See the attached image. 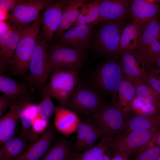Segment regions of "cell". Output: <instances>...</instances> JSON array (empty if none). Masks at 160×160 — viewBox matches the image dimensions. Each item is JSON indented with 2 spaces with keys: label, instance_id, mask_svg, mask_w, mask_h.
<instances>
[{
  "label": "cell",
  "instance_id": "obj_4",
  "mask_svg": "<svg viewBox=\"0 0 160 160\" xmlns=\"http://www.w3.org/2000/svg\"><path fill=\"white\" fill-rule=\"evenodd\" d=\"M78 71L60 68L52 72L49 82L43 88L44 95L55 98L59 102L60 107H68L70 97L77 83Z\"/></svg>",
  "mask_w": 160,
  "mask_h": 160
},
{
  "label": "cell",
  "instance_id": "obj_19",
  "mask_svg": "<svg viewBox=\"0 0 160 160\" xmlns=\"http://www.w3.org/2000/svg\"><path fill=\"white\" fill-rule=\"evenodd\" d=\"M136 96L135 89L131 78L124 75L112 97V103L127 116L131 111L129 104Z\"/></svg>",
  "mask_w": 160,
  "mask_h": 160
},
{
  "label": "cell",
  "instance_id": "obj_20",
  "mask_svg": "<svg viewBox=\"0 0 160 160\" xmlns=\"http://www.w3.org/2000/svg\"><path fill=\"white\" fill-rule=\"evenodd\" d=\"M55 135L53 129L49 128L16 160H39L51 148Z\"/></svg>",
  "mask_w": 160,
  "mask_h": 160
},
{
  "label": "cell",
  "instance_id": "obj_9",
  "mask_svg": "<svg viewBox=\"0 0 160 160\" xmlns=\"http://www.w3.org/2000/svg\"><path fill=\"white\" fill-rule=\"evenodd\" d=\"M124 75L118 58H109L98 68L95 75L97 84L103 90L113 94Z\"/></svg>",
  "mask_w": 160,
  "mask_h": 160
},
{
  "label": "cell",
  "instance_id": "obj_27",
  "mask_svg": "<svg viewBox=\"0 0 160 160\" xmlns=\"http://www.w3.org/2000/svg\"><path fill=\"white\" fill-rule=\"evenodd\" d=\"M160 125L159 115L145 116L136 114L127 120L123 134H127L136 130L148 129Z\"/></svg>",
  "mask_w": 160,
  "mask_h": 160
},
{
  "label": "cell",
  "instance_id": "obj_22",
  "mask_svg": "<svg viewBox=\"0 0 160 160\" xmlns=\"http://www.w3.org/2000/svg\"><path fill=\"white\" fill-rule=\"evenodd\" d=\"M88 3L83 0H68L62 14L58 28L55 33L60 36L74 23L83 7Z\"/></svg>",
  "mask_w": 160,
  "mask_h": 160
},
{
  "label": "cell",
  "instance_id": "obj_32",
  "mask_svg": "<svg viewBox=\"0 0 160 160\" xmlns=\"http://www.w3.org/2000/svg\"><path fill=\"white\" fill-rule=\"evenodd\" d=\"M97 126L90 119H80L77 130V134L74 147L76 154L82 151L84 143L87 137Z\"/></svg>",
  "mask_w": 160,
  "mask_h": 160
},
{
  "label": "cell",
  "instance_id": "obj_33",
  "mask_svg": "<svg viewBox=\"0 0 160 160\" xmlns=\"http://www.w3.org/2000/svg\"><path fill=\"white\" fill-rule=\"evenodd\" d=\"M129 108L137 115L145 116L157 115L158 111L156 108L141 103L135 96L129 104Z\"/></svg>",
  "mask_w": 160,
  "mask_h": 160
},
{
  "label": "cell",
  "instance_id": "obj_34",
  "mask_svg": "<svg viewBox=\"0 0 160 160\" xmlns=\"http://www.w3.org/2000/svg\"><path fill=\"white\" fill-rule=\"evenodd\" d=\"M38 105L39 115L43 118L49 120L55 113L56 107L48 95H44L43 100Z\"/></svg>",
  "mask_w": 160,
  "mask_h": 160
},
{
  "label": "cell",
  "instance_id": "obj_16",
  "mask_svg": "<svg viewBox=\"0 0 160 160\" xmlns=\"http://www.w3.org/2000/svg\"><path fill=\"white\" fill-rule=\"evenodd\" d=\"M27 96L19 98L15 101L8 112L0 119V145L13 137L20 118V110L27 102H30Z\"/></svg>",
  "mask_w": 160,
  "mask_h": 160
},
{
  "label": "cell",
  "instance_id": "obj_5",
  "mask_svg": "<svg viewBox=\"0 0 160 160\" xmlns=\"http://www.w3.org/2000/svg\"><path fill=\"white\" fill-rule=\"evenodd\" d=\"M90 115L89 119L104 130L105 137L111 139L121 134L128 120L122 109L113 103H103Z\"/></svg>",
  "mask_w": 160,
  "mask_h": 160
},
{
  "label": "cell",
  "instance_id": "obj_45",
  "mask_svg": "<svg viewBox=\"0 0 160 160\" xmlns=\"http://www.w3.org/2000/svg\"><path fill=\"white\" fill-rule=\"evenodd\" d=\"M153 73L156 75L158 78L160 80V71L158 69H156L154 68H150Z\"/></svg>",
  "mask_w": 160,
  "mask_h": 160
},
{
  "label": "cell",
  "instance_id": "obj_26",
  "mask_svg": "<svg viewBox=\"0 0 160 160\" xmlns=\"http://www.w3.org/2000/svg\"><path fill=\"white\" fill-rule=\"evenodd\" d=\"M39 115L38 105L27 103L20 110V119L21 122L22 130L19 137L27 141L32 130V123L35 118Z\"/></svg>",
  "mask_w": 160,
  "mask_h": 160
},
{
  "label": "cell",
  "instance_id": "obj_28",
  "mask_svg": "<svg viewBox=\"0 0 160 160\" xmlns=\"http://www.w3.org/2000/svg\"><path fill=\"white\" fill-rule=\"evenodd\" d=\"M0 91L12 100L27 96V89L25 85L9 77L0 76Z\"/></svg>",
  "mask_w": 160,
  "mask_h": 160
},
{
  "label": "cell",
  "instance_id": "obj_49",
  "mask_svg": "<svg viewBox=\"0 0 160 160\" xmlns=\"http://www.w3.org/2000/svg\"><path fill=\"white\" fill-rule=\"evenodd\" d=\"M157 160H160V156H159V159H158Z\"/></svg>",
  "mask_w": 160,
  "mask_h": 160
},
{
  "label": "cell",
  "instance_id": "obj_3",
  "mask_svg": "<svg viewBox=\"0 0 160 160\" xmlns=\"http://www.w3.org/2000/svg\"><path fill=\"white\" fill-rule=\"evenodd\" d=\"M158 128L157 127L148 129L135 130L126 135L119 134L111 139L108 150L113 154H119L128 158L147 148Z\"/></svg>",
  "mask_w": 160,
  "mask_h": 160
},
{
  "label": "cell",
  "instance_id": "obj_43",
  "mask_svg": "<svg viewBox=\"0 0 160 160\" xmlns=\"http://www.w3.org/2000/svg\"><path fill=\"white\" fill-rule=\"evenodd\" d=\"M111 160H128V159L120 154L114 153L113 154V157Z\"/></svg>",
  "mask_w": 160,
  "mask_h": 160
},
{
  "label": "cell",
  "instance_id": "obj_44",
  "mask_svg": "<svg viewBox=\"0 0 160 160\" xmlns=\"http://www.w3.org/2000/svg\"><path fill=\"white\" fill-rule=\"evenodd\" d=\"M102 160H111L110 153L108 149Z\"/></svg>",
  "mask_w": 160,
  "mask_h": 160
},
{
  "label": "cell",
  "instance_id": "obj_29",
  "mask_svg": "<svg viewBox=\"0 0 160 160\" xmlns=\"http://www.w3.org/2000/svg\"><path fill=\"white\" fill-rule=\"evenodd\" d=\"M132 79L135 89L136 97L138 100L143 104L153 106L156 108L160 99V95L139 79Z\"/></svg>",
  "mask_w": 160,
  "mask_h": 160
},
{
  "label": "cell",
  "instance_id": "obj_31",
  "mask_svg": "<svg viewBox=\"0 0 160 160\" xmlns=\"http://www.w3.org/2000/svg\"><path fill=\"white\" fill-rule=\"evenodd\" d=\"M111 139L103 137L100 142L93 147L85 150L81 153L76 154L73 160H102Z\"/></svg>",
  "mask_w": 160,
  "mask_h": 160
},
{
  "label": "cell",
  "instance_id": "obj_21",
  "mask_svg": "<svg viewBox=\"0 0 160 160\" xmlns=\"http://www.w3.org/2000/svg\"><path fill=\"white\" fill-rule=\"evenodd\" d=\"M54 119L56 128L66 136L76 131L80 122L76 113L65 108H56Z\"/></svg>",
  "mask_w": 160,
  "mask_h": 160
},
{
  "label": "cell",
  "instance_id": "obj_13",
  "mask_svg": "<svg viewBox=\"0 0 160 160\" xmlns=\"http://www.w3.org/2000/svg\"><path fill=\"white\" fill-rule=\"evenodd\" d=\"M99 0V23L125 21L128 18L133 0Z\"/></svg>",
  "mask_w": 160,
  "mask_h": 160
},
{
  "label": "cell",
  "instance_id": "obj_39",
  "mask_svg": "<svg viewBox=\"0 0 160 160\" xmlns=\"http://www.w3.org/2000/svg\"><path fill=\"white\" fill-rule=\"evenodd\" d=\"M15 100H10L4 95L0 97V116L9 108H10Z\"/></svg>",
  "mask_w": 160,
  "mask_h": 160
},
{
  "label": "cell",
  "instance_id": "obj_25",
  "mask_svg": "<svg viewBox=\"0 0 160 160\" xmlns=\"http://www.w3.org/2000/svg\"><path fill=\"white\" fill-rule=\"evenodd\" d=\"M76 154L74 145L67 140L60 139L49 148L42 160H73Z\"/></svg>",
  "mask_w": 160,
  "mask_h": 160
},
{
  "label": "cell",
  "instance_id": "obj_23",
  "mask_svg": "<svg viewBox=\"0 0 160 160\" xmlns=\"http://www.w3.org/2000/svg\"><path fill=\"white\" fill-rule=\"evenodd\" d=\"M142 27L139 22L136 21H132V22L126 24L120 40V51L123 49H136Z\"/></svg>",
  "mask_w": 160,
  "mask_h": 160
},
{
  "label": "cell",
  "instance_id": "obj_12",
  "mask_svg": "<svg viewBox=\"0 0 160 160\" xmlns=\"http://www.w3.org/2000/svg\"><path fill=\"white\" fill-rule=\"evenodd\" d=\"M95 92L80 87L75 89L70 97L68 106L77 113L90 115L103 104Z\"/></svg>",
  "mask_w": 160,
  "mask_h": 160
},
{
  "label": "cell",
  "instance_id": "obj_36",
  "mask_svg": "<svg viewBox=\"0 0 160 160\" xmlns=\"http://www.w3.org/2000/svg\"><path fill=\"white\" fill-rule=\"evenodd\" d=\"M105 137V133L104 130L97 127L87 137L83 144L82 150L93 147L99 139L102 137Z\"/></svg>",
  "mask_w": 160,
  "mask_h": 160
},
{
  "label": "cell",
  "instance_id": "obj_10",
  "mask_svg": "<svg viewBox=\"0 0 160 160\" xmlns=\"http://www.w3.org/2000/svg\"><path fill=\"white\" fill-rule=\"evenodd\" d=\"M160 36V15L144 25L141 28L137 47L134 50L145 69L151 68V47Z\"/></svg>",
  "mask_w": 160,
  "mask_h": 160
},
{
  "label": "cell",
  "instance_id": "obj_40",
  "mask_svg": "<svg viewBox=\"0 0 160 160\" xmlns=\"http://www.w3.org/2000/svg\"><path fill=\"white\" fill-rule=\"evenodd\" d=\"M19 0H0V8L10 12L14 9Z\"/></svg>",
  "mask_w": 160,
  "mask_h": 160
},
{
  "label": "cell",
  "instance_id": "obj_37",
  "mask_svg": "<svg viewBox=\"0 0 160 160\" xmlns=\"http://www.w3.org/2000/svg\"><path fill=\"white\" fill-rule=\"evenodd\" d=\"M49 120L42 118L39 115L35 118L31 125V130L36 134L43 132L48 127Z\"/></svg>",
  "mask_w": 160,
  "mask_h": 160
},
{
  "label": "cell",
  "instance_id": "obj_24",
  "mask_svg": "<svg viewBox=\"0 0 160 160\" xmlns=\"http://www.w3.org/2000/svg\"><path fill=\"white\" fill-rule=\"evenodd\" d=\"M26 141L19 137H12L3 143L0 147V160H16L25 152Z\"/></svg>",
  "mask_w": 160,
  "mask_h": 160
},
{
  "label": "cell",
  "instance_id": "obj_35",
  "mask_svg": "<svg viewBox=\"0 0 160 160\" xmlns=\"http://www.w3.org/2000/svg\"><path fill=\"white\" fill-rule=\"evenodd\" d=\"M150 147L140 153L135 160H157L160 156V146Z\"/></svg>",
  "mask_w": 160,
  "mask_h": 160
},
{
  "label": "cell",
  "instance_id": "obj_1",
  "mask_svg": "<svg viewBox=\"0 0 160 160\" xmlns=\"http://www.w3.org/2000/svg\"><path fill=\"white\" fill-rule=\"evenodd\" d=\"M125 21L99 22L95 28L90 48L107 58L119 57V43Z\"/></svg>",
  "mask_w": 160,
  "mask_h": 160
},
{
  "label": "cell",
  "instance_id": "obj_15",
  "mask_svg": "<svg viewBox=\"0 0 160 160\" xmlns=\"http://www.w3.org/2000/svg\"><path fill=\"white\" fill-rule=\"evenodd\" d=\"M12 26L11 31L0 34L1 71L5 70L11 67L16 46L25 26Z\"/></svg>",
  "mask_w": 160,
  "mask_h": 160
},
{
  "label": "cell",
  "instance_id": "obj_17",
  "mask_svg": "<svg viewBox=\"0 0 160 160\" xmlns=\"http://www.w3.org/2000/svg\"><path fill=\"white\" fill-rule=\"evenodd\" d=\"M119 57L124 75L139 79L149 86L146 69L134 50L122 49L119 52Z\"/></svg>",
  "mask_w": 160,
  "mask_h": 160
},
{
  "label": "cell",
  "instance_id": "obj_42",
  "mask_svg": "<svg viewBox=\"0 0 160 160\" xmlns=\"http://www.w3.org/2000/svg\"><path fill=\"white\" fill-rule=\"evenodd\" d=\"M8 12L0 8V21H4L6 19L8 20L9 16Z\"/></svg>",
  "mask_w": 160,
  "mask_h": 160
},
{
  "label": "cell",
  "instance_id": "obj_18",
  "mask_svg": "<svg viewBox=\"0 0 160 160\" xmlns=\"http://www.w3.org/2000/svg\"><path fill=\"white\" fill-rule=\"evenodd\" d=\"M160 15V0H133L128 16L142 27L153 18Z\"/></svg>",
  "mask_w": 160,
  "mask_h": 160
},
{
  "label": "cell",
  "instance_id": "obj_47",
  "mask_svg": "<svg viewBox=\"0 0 160 160\" xmlns=\"http://www.w3.org/2000/svg\"><path fill=\"white\" fill-rule=\"evenodd\" d=\"M156 108L159 113V115L160 117V99L157 105Z\"/></svg>",
  "mask_w": 160,
  "mask_h": 160
},
{
  "label": "cell",
  "instance_id": "obj_8",
  "mask_svg": "<svg viewBox=\"0 0 160 160\" xmlns=\"http://www.w3.org/2000/svg\"><path fill=\"white\" fill-rule=\"evenodd\" d=\"M53 0H21L9 14L8 22L12 25L26 26L35 21L41 11Z\"/></svg>",
  "mask_w": 160,
  "mask_h": 160
},
{
  "label": "cell",
  "instance_id": "obj_41",
  "mask_svg": "<svg viewBox=\"0 0 160 160\" xmlns=\"http://www.w3.org/2000/svg\"><path fill=\"white\" fill-rule=\"evenodd\" d=\"M154 143L160 146V128L154 134L150 141L149 145Z\"/></svg>",
  "mask_w": 160,
  "mask_h": 160
},
{
  "label": "cell",
  "instance_id": "obj_14",
  "mask_svg": "<svg viewBox=\"0 0 160 160\" xmlns=\"http://www.w3.org/2000/svg\"><path fill=\"white\" fill-rule=\"evenodd\" d=\"M68 1V0H54L45 8L42 15L43 38L47 43L53 39Z\"/></svg>",
  "mask_w": 160,
  "mask_h": 160
},
{
  "label": "cell",
  "instance_id": "obj_7",
  "mask_svg": "<svg viewBox=\"0 0 160 160\" xmlns=\"http://www.w3.org/2000/svg\"><path fill=\"white\" fill-rule=\"evenodd\" d=\"M48 44L38 36L29 64L30 72L26 79L32 86L43 88L51 72L47 59Z\"/></svg>",
  "mask_w": 160,
  "mask_h": 160
},
{
  "label": "cell",
  "instance_id": "obj_2",
  "mask_svg": "<svg viewBox=\"0 0 160 160\" xmlns=\"http://www.w3.org/2000/svg\"><path fill=\"white\" fill-rule=\"evenodd\" d=\"M42 24V15H40L35 21L25 27L12 60L11 68L15 75L22 76L29 68Z\"/></svg>",
  "mask_w": 160,
  "mask_h": 160
},
{
  "label": "cell",
  "instance_id": "obj_30",
  "mask_svg": "<svg viewBox=\"0 0 160 160\" xmlns=\"http://www.w3.org/2000/svg\"><path fill=\"white\" fill-rule=\"evenodd\" d=\"M99 0L90 1L82 8L76 20L71 27L99 23Z\"/></svg>",
  "mask_w": 160,
  "mask_h": 160
},
{
  "label": "cell",
  "instance_id": "obj_11",
  "mask_svg": "<svg viewBox=\"0 0 160 160\" xmlns=\"http://www.w3.org/2000/svg\"><path fill=\"white\" fill-rule=\"evenodd\" d=\"M97 25L90 24L71 28L57 38L56 43L85 53L90 48L94 30Z\"/></svg>",
  "mask_w": 160,
  "mask_h": 160
},
{
  "label": "cell",
  "instance_id": "obj_6",
  "mask_svg": "<svg viewBox=\"0 0 160 160\" xmlns=\"http://www.w3.org/2000/svg\"><path fill=\"white\" fill-rule=\"evenodd\" d=\"M85 53L55 43L48 45L47 59L51 72L60 68L78 70L84 63Z\"/></svg>",
  "mask_w": 160,
  "mask_h": 160
},
{
  "label": "cell",
  "instance_id": "obj_46",
  "mask_svg": "<svg viewBox=\"0 0 160 160\" xmlns=\"http://www.w3.org/2000/svg\"><path fill=\"white\" fill-rule=\"evenodd\" d=\"M156 64L158 67V69L160 71V55L156 60Z\"/></svg>",
  "mask_w": 160,
  "mask_h": 160
},
{
  "label": "cell",
  "instance_id": "obj_48",
  "mask_svg": "<svg viewBox=\"0 0 160 160\" xmlns=\"http://www.w3.org/2000/svg\"><path fill=\"white\" fill-rule=\"evenodd\" d=\"M158 39L159 41V42L160 43V36L159 37V38Z\"/></svg>",
  "mask_w": 160,
  "mask_h": 160
},
{
  "label": "cell",
  "instance_id": "obj_38",
  "mask_svg": "<svg viewBox=\"0 0 160 160\" xmlns=\"http://www.w3.org/2000/svg\"><path fill=\"white\" fill-rule=\"evenodd\" d=\"M146 70L149 86L160 95V80L151 69Z\"/></svg>",
  "mask_w": 160,
  "mask_h": 160
}]
</instances>
